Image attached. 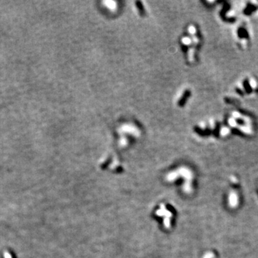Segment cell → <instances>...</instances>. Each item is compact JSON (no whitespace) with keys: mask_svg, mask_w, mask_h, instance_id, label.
Listing matches in <instances>:
<instances>
[{"mask_svg":"<svg viewBox=\"0 0 258 258\" xmlns=\"http://www.w3.org/2000/svg\"><path fill=\"white\" fill-rule=\"evenodd\" d=\"M239 204L238 194L236 191H231L228 195V204L231 208H236Z\"/></svg>","mask_w":258,"mask_h":258,"instance_id":"6da1fadb","label":"cell"},{"mask_svg":"<svg viewBox=\"0 0 258 258\" xmlns=\"http://www.w3.org/2000/svg\"><path fill=\"white\" fill-rule=\"evenodd\" d=\"M214 253L211 252H209L206 253L203 257V258H214Z\"/></svg>","mask_w":258,"mask_h":258,"instance_id":"7a4b0ae2","label":"cell"},{"mask_svg":"<svg viewBox=\"0 0 258 258\" xmlns=\"http://www.w3.org/2000/svg\"><path fill=\"white\" fill-rule=\"evenodd\" d=\"M4 258H12V255H10V252L5 251L4 252Z\"/></svg>","mask_w":258,"mask_h":258,"instance_id":"3957f363","label":"cell"}]
</instances>
